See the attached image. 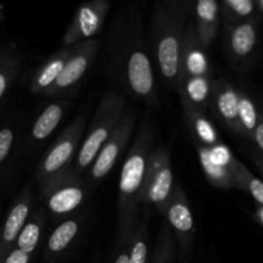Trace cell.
I'll return each instance as SVG.
<instances>
[{
	"mask_svg": "<svg viewBox=\"0 0 263 263\" xmlns=\"http://www.w3.org/2000/svg\"><path fill=\"white\" fill-rule=\"evenodd\" d=\"M31 254L25 253L21 249H18L17 247H13L12 251L5 256L3 263H30L31 261Z\"/></svg>",
	"mask_w": 263,
	"mask_h": 263,
	"instance_id": "obj_31",
	"label": "cell"
},
{
	"mask_svg": "<svg viewBox=\"0 0 263 263\" xmlns=\"http://www.w3.org/2000/svg\"><path fill=\"white\" fill-rule=\"evenodd\" d=\"M184 121L193 135V143L202 144L205 146H212L220 143L215 127L205 115L184 110Z\"/></svg>",
	"mask_w": 263,
	"mask_h": 263,
	"instance_id": "obj_23",
	"label": "cell"
},
{
	"mask_svg": "<svg viewBox=\"0 0 263 263\" xmlns=\"http://www.w3.org/2000/svg\"><path fill=\"white\" fill-rule=\"evenodd\" d=\"M262 110H263V108H262Z\"/></svg>",
	"mask_w": 263,
	"mask_h": 263,
	"instance_id": "obj_37",
	"label": "cell"
},
{
	"mask_svg": "<svg viewBox=\"0 0 263 263\" xmlns=\"http://www.w3.org/2000/svg\"><path fill=\"white\" fill-rule=\"evenodd\" d=\"M40 199L54 217H64L81 205L85 198L84 182L74 170L64 168L39 186Z\"/></svg>",
	"mask_w": 263,
	"mask_h": 263,
	"instance_id": "obj_5",
	"label": "cell"
},
{
	"mask_svg": "<svg viewBox=\"0 0 263 263\" xmlns=\"http://www.w3.org/2000/svg\"><path fill=\"white\" fill-rule=\"evenodd\" d=\"M254 5H256V12L263 15V0H257L254 2Z\"/></svg>",
	"mask_w": 263,
	"mask_h": 263,
	"instance_id": "obj_36",
	"label": "cell"
},
{
	"mask_svg": "<svg viewBox=\"0 0 263 263\" xmlns=\"http://www.w3.org/2000/svg\"><path fill=\"white\" fill-rule=\"evenodd\" d=\"M109 9L110 3L107 0H95L80 5L71 25L64 32L63 45L72 46L94 39L102 30Z\"/></svg>",
	"mask_w": 263,
	"mask_h": 263,
	"instance_id": "obj_12",
	"label": "cell"
},
{
	"mask_svg": "<svg viewBox=\"0 0 263 263\" xmlns=\"http://www.w3.org/2000/svg\"><path fill=\"white\" fill-rule=\"evenodd\" d=\"M239 90L223 77L212 82V92L208 109L222 122L231 133L241 136V127L238 115Z\"/></svg>",
	"mask_w": 263,
	"mask_h": 263,
	"instance_id": "obj_13",
	"label": "cell"
},
{
	"mask_svg": "<svg viewBox=\"0 0 263 263\" xmlns=\"http://www.w3.org/2000/svg\"><path fill=\"white\" fill-rule=\"evenodd\" d=\"M33 207V195L31 187H25L20 197L13 203L0 229V263L15 246L18 235L27 222Z\"/></svg>",
	"mask_w": 263,
	"mask_h": 263,
	"instance_id": "obj_14",
	"label": "cell"
},
{
	"mask_svg": "<svg viewBox=\"0 0 263 263\" xmlns=\"http://www.w3.org/2000/svg\"><path fill=\"white\" fill-rule=\"evenodd\" d=\"M175 254H176L175 236L170 226L164 222L157 236L151 263H175Z\"/></svg>",
	"mask_w": 263,
	"mask_h": 263,
	"instance_id": "obj_29",
	"label": "cell"
},
{
	"mask_svg": "<svg viewBox=\"0 0 263 263\" xmlns=\"http://www.w3.org/2000/svg\"><path fill=\"white\" fill-rule=\"evenodd\" d=\"M80 230L79 218H67L59 223L49 236L45 247L46 258H55L67 251L76 239Z\"/></svg>",
	"mask_w": 263,
	"mask_h": 263,
	"instance_id": "obj_20",
	"label": "cell"
},
{
	"mask_svg": "<svg viewBox=\"0 0 263 263\" xmlns=\"http://www.w3.org/2000/svg\"><path fill=\"white\" fill-rule=\"evenodd\" d=\"M259 43L258 18L241 23H225V50L236 71H246L253 62Z\"/></svg>",
	"mask_w": 263,
	"mask_h": 263,
	"instance_id": "obj_9",
	"label": "cell"
},
{
	"mask_svg": "<svg viewBox=\"0 0 263 263\" xmlns=\"http://www.w3.org/2000/svg\"><path fill=\"white\" fill-rule=\"evenodd\" d=\"M163 217L166 218V223L171 229L175 241L179 246L181 253L184 256H189L195 235L194 216L189 199L179 184L174 185Z\"/></svg>",
	"mask_w": 263,
	"mask_h": 263,
	"instance_id": "obj_10",
	"label": "cell"
},
{
	"mask_svg": "<svg viewBox=\"0 0 263 263\" xmlns=\"http://www.w3.org/2000/svg\"><path fill=\"white\" fill-rule=\"evenodd\" d=\"M195 149H197L198 158H199L200 167H202L203 172H204L205 179L208 180L212 186L218 187L222 190H229L236 187L235 185V172H231L226 168H221V167L216 166L210 161L207 154V146L202 145V144L193 143Z\"/></svg>",
	"mask_w": 263,
	"mask_h": 263,
	"instance_id": "obj_22",
	"label": "cell"
},
{
	"mask_svg": "<svg viewBox=\"0 0 263 263\" xmlns=\"http://www.w3.org/2000/svg\"><path fill=\"white\" fill-rule=\"evenodd\" d=\"M99 46V40L95 37L72 45L71 55L45 97L59 98L73 91L97 59Z\"/></svg>",
	"mask_w": 263,
	"mask_h": 263,
	"instance_id": "obj_8",
	"label": "cell"
},
{
	"mask_svg": "<svg viewBox=\"0 0 263 263\" xmlns=\"http://www.w3.org/2000/svg\"><path fill=\"white\" fill-rule=\"evenodd\" d=\"M252 159H253L254 163L257 164V168H258L259 174H261L263 177V157L259 153H256L252 156Z\"/></svg>",
	"mask_w": 263,
	"mask_h": 263,
	"instance_id": "obj_34",
	"label": "cell"
},
{
	"mask_svg": "<svg viewBox=\"0 0 263 263\" xmlns=\"http://www.w3.org/2000/svg\"><path fill=\"white\" fill-rule=\"evenodd\" d=\"M22 59L13 48H0V100L9 91L21 73Z\"/></svg>",
	"mask_w": 263,
	"mask_h": 263,
	"instance_id": "obj_24",
	"label": "cell"
},
{
	"mask_svg": "<svg viewBox=\"0 0 263 263\" xmlns=\"http://www.w3.org/2000/svg\"><path fill=\"white\" fill-rule=\"evenodd\" d=\"M14 143V131L12 127L0 128V166L8 158Z\"/></svg>",
	"mask_w": 263,
	"mask_h": 263,
	"instance_id": "obj_30",
	"label": "cell"
},
{
	"mask_svg": "<svg viewBox=\"0 0 263 263\" xmlns=\"http://www.w3.org/2000/svg\"><path fill=\"white\" fill-rule=\"evenodd\" d=\"M192 12L193 3L182 0H162L154 5L149 49L159 76L170 89H176L179 82L185 23Z\"/></svg>",
	"mask_w": 263,
	"mask_h": 263,
	"instance_id": "obj_2",
	"label": "cell"
},
{
	"mask_svg": "<svg viewBox=\"0 0 263 263\" xmlns=\"http://www.w3.org/2000/svg\"><path fill=\"white\" fill-rule=\"evenodd\" d=\"M204 74H211L207 48L203 45L200 39L198 37L195 27L190 23L185 28L184 39H182L179 80L204 76Z\"/></svg>",
	"mask_w": 263,
	"mask_h": 263,
	"instance_id": "obj_15",
	"label": "cell"
},
{
	"mask_svg": "<svg viewBox=\"0 0 263 263\" xmlns=\"http://www.w3.org/2000/svg\"><path fill=\"white\" fill-rule=\"evenodd\" d=\"M149 254V207L144 211L143 220L135 228L130 241L128 263H148Z\"/></svg>",
	"mask_w": 263,
	"mask_h": 263,
	"instance_id": "obj_25",
	"label": "cell"
},
{
	"mask_svg": "<svg viewBox=\"0 0 263 263\" xmlns=\"http://www.w3.org/2000/svg\"><path fill=\"white\" fill-rule=\"evenodd\" d=\"M105 64L112 79L130 97L151 107L158 105L153 61L138 3L116 12L105 49Z\"/></svg>",
	"mask_w": 263,
	"mask_h": 263,
	"instance_id": "obj_1",
	"label": "cell"
},
{
	"mask_svg": "<svg viewBox=\"0 0 263 263\" xmlns=\"http://www.w3.org/2000/svg\"><path fill=\"white\" fill-rule=\"evenodd\" d=\"M252 141L256 144V146L259 151V154L263 157V110L262 109H259L258 122H257L256 130H254Z\"/></svg>",
	"mask_w": 263,
	"mask_h": 263,
	"instance_id": "obj_32",
	"label": "cell"
},
{
	"mask_svg": "<svg viewBox=\"0 0 263 263\" xmlns=\"http://www.w3.org/2000/svg\"><path fill=\"white\" fill-rule=\"evenodd\" d=\"M126 99L116 90H108L100 99L90 122L86 138L77 152L74 171L84 172L91 167L102 146L107 143L125 113Z\"/></svg>",
	"mask_w": 263,
	"mask_h": 263,
	"instance_id": "obj_4",
	"label": "cell"
},
{
	"mask_svg": "<svg viewBox=\"0 0 263 263\" xmlns=\"http://www.w3.org/2000/svg\"><path fill=\"white\" fill-rule=\"evenodd\" d=\"M239 90V122L241 127V136L252 140L259 117V109L251 95L244 90Z\"/></svg>",
	"mask_w": 263,
	"mask_h": 263,
	"instance_id": "obj_26",
	"label": "cell"
},
{
	"mask_svg": "<svg viewBox=\"0 0 263 263\" xmlns=\"http://www.w3.org/2000/svg\"><path fill=\"white\" fill-rule=\"evenodd\" d=\"M72 53V46H64L49 57L33 73L30 82V91L36 95H44L48 92L61 74L67 59Z\"/></svg>",
	"mask_w": 263,
	"mask_h": 263,
	"instance_id": "obj_17",
	"label": "cell"
},
{
	"mask_svg": "<svg viewBox=\"0 0 263 263\" xmlns=\"http://www.w3.org/2000/svg\"><path fill=\"white\" fill-rule=\"evenodd\" d=\"M220 10L225 23H241L258 18L253 0H223L220 3Z\"/></svg>",
	"mask_w": 263,
	"mask_h": 263,
	"instance_id": "obj_27",
	"label": "cell"
},
{
	"mask_svg": "<svg viewBox=\"0 0 263 263\" xmlns=\"http://www.w3.org/2000/svg\"><path fill=\"white\" fill-rule=\"evenodd\" d=\"M45 220L46 215L44 208H39L33 213H31L27 222L25 223L20 235H18L14 247L32 256V253L36 251L39 243H40L44 226H45Z\"/></svg>",
	"mask_w": 263,
	"mask_h": 263,
	"instance_id": "obj_21",
	"label": "cell"
},
{
	"mask_svg": "<svg viewBox=\"0 0 263 263\" xmlns=\"http://www.w3.org/2000/svg\"><path fill=\"white\" fill-rule=\"evenodd\" d=\"M235 185L240 190L248 193L259 207H263V180L254 176L240 161L236 163Z\"/></svg>",
	"mask_w": 263,
	"mask_h": 263,
	"instance_id": "obj_28",
	"label": "cell"
},
{
	"mask_svg": "<svg viewBox=\"0 0 263 263\" xmlns=\"http://www.w3.org/2000/svg\"><path fill=\"white\" fill-rule=\"evenodd\" d=\"M256 218H257V221H258L259 223H261V225L263 226V207H257V210H256Z\"/></svg>",
	"mask_w": 263,
	"mask_h": 263,
	"instance_id": "obj_35",
	"label": "cell"
},
{
	"mask_svg": "<svg viewBox=\"0 0 263 263\" xmlns=\"http://www.w3.org/2000/svg\"><path fill=\"white\" fill-rule=\"evenodd\" d=\"M212 74L179 80L176 90L181 99L182 110L207 116L212 92Z\"/></svg>",
	"mask_w": 263,
	"mask_h": 263,
	"instance_id": "obj_16",
	"label": "cell"
},
{
	"mask_svg": "<svg viewBox=\"0 0 263 263\" xmlns=\"http://www.w3.org/2000/svg\"><path fill=\"white\" fill-rule=\"evenodd\" d=\"M174 189L171 156L168 149L157 146L152 152L146 167L145 180L140 195V205H154L163 216L167 202Z\"/></svg>",
	"mask_w": 263,
	"mask_h": 263,
	"instance_id": "obj_6",
	"label": "cell"
},
{
	"mask_svg": "<svg viewBox=\"0 0 263 263\" xmlns=\"http://www.w3.org/2000/svg\"><path fill=\"white\" fill-rule=\"evenodd\" d=\"M66 108L67 103L63 100H57L45 105V108L33 121L32 128H31V136L33 141L41 143L57 130L66 113Z\"/></svg>",
	"mask_w": 263,
	"mask_h": 263,
	"instance_id": "obj_19",
	"label": "cell"
},
{
	"mask_svg": "<svg viewBox=\"0 0 263 263\" xmlns=\"http://www.w3.org/2000/svg\"><path fill=\"white\" fill-rule=\"evenodd\" d=\"M154 134L148 118L140 123L121 170L118 184V241L130 240L138 222L140 195L153 152Z\"/></svg>",
	"mask_w": 263,
	"mask_h": 263,
	"instance_id": "obj_3",
	"label": "cell"
},
{
	"mask_svg": "<svg viewBox=\"0 0 263 263\" xmlns=\"http://www.w3.org/2000/svg\"><path fill=\"white\" fill-rule=\"evenodd\" d=\"M192 13L195 18V31L205 48H210L212 41L216 39L220 25V3L216 0H199L193 4Z\"/></svg>",
	"mask_w": 263,
	"mask_h": 263,
	"instance_id": "obj_18",
	"label": "cell"
},
{
	"mask_svg": "<svg viewBox=\"0 0 263 263\" xmlns=\"http://www.w3.org/2000/svg\"><path fill=\"white\" fill-rule=\"evenodd\" d=\"M130 240L120 241V246H118L117 254H116V258L113 263H128V253H130Z\"/></svg>",
	"mask_w": 263,
	"mask_h": 263,
	"instance_id": "obj_33",
	"label": "cell"
},
{
	"mask_svg": "<svg viewBox=\"0 0 263 263\" xmlns=\"http://www.w3.org/2000/svg\"><path fill=\"white\" fill-rule=\"evenodd\" d=\"M135 123L136 113L134 110L128 109L127 112L123 113L117 127L115 128L107 143L102 146L99 154L90 167V177L92 181L102 180L115 167L123 149L133 138Z\"/></svg>",
	"mask_w": 263,
	"mask_h": 263,
	"instance_id": "obj_11",
	"label": "cell"
},
{
	"mask_svg": "<svg viewBox=\"0 0 263 263\" xmlns=\"http://www.w3.org/2000/svg\"><path fill=\"white\" fill-rule=\"evenodd\" d=\"M85 126H86V118L81 116V117L74 118L59 134L57 140L51 144L39 163L37 171H36V181L39 182V186L53 179L59 172L68 167L79 149Z\"/></svg>",
	"mask_w": 263,
	"mask_h": 263,
	"instance_id": "obj_7",
	"label": "cell"
}]
</instances>
